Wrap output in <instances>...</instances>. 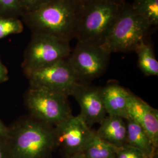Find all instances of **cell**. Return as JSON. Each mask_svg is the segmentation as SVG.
<instances>
[{"label": "cell", "mask_w": 158, "mask_h": 158, "mask_svg": "<svg viewBox=\"0 0 158 158\" xmlns=\"http://www.w3.org/2000/svg\"><path fill=\"white\" fill-rule=\"evenodd\" d=\"M69 43L49 34H32L24 53V72L68 59L72 52Z\"/></svg>", "instance_id": "8992f818"}, {"label": "cell", "mask_w": 158, "mask_h": 158, "mask_svg": "<svg viewBox=\"0 0 158 158\" xmlns=\"http://www.w3.org/2000/svg\"><path fill=\"white\" fill-rule=\"evenodd\" d=\"M124 3L111 0H85L83 2L74 38L80 42L102 45Z\"/></svg>", "instance_id": "3957f363"}, {"label": "cell", "mask_w": 158, "mask_h": 158, "mask_svg": "<svg viewBox=\"0 0 158 158\" xmlns=\"http://www.w3.org/2000/svg\"><path fill=\"white\" fill-rule=\"evenodd\" d=\"M0 158H10L7 138H0Z\"/></svg>", "instance_id": "7402d4cb"}, {"label": "cell", "mask_w": 158, "mask_h": 158, "mask_svg": "<svg viewBox=\"0 0 158 158\" xmlns=\"http://www.w3.org/2000/svg\"><path fill=\"white\" fill-rule=\"evenodd\" d=\"M138 66L142 72L147 76H158V62L155 58L152 47L143 40L136 47Z\"/></svg>", "instance_id": "9a60e30c"}, {"label": "cell", "mask_w": 158, "mask_h": 158, "mask_svg": "<svg viewBox=\"0 0 158 158\" xmlns=\"http://www.w3.org/2000/svg\"><path fill=\"white\" fill-rule=\"evenodd\" d=\"M115 158H147L144 154L135 148L124 145L116 149Z\"/></svg>", "instance_id": "ffe728a7"}, {"label": "cell", "mask_w": 158, "mask_h": 158, "mask_svg": "<svg viewBox=\"0 0 158 158\" xmlns=\"http://www.w3.org/2000/svg\"><path fill=\"white\" fill-rule=\"evenodd\" d=\"M151 27L148 21L136 14L131 5L124 2L113 28L102 46L110 53L135 51L145 40Z\"/></svg>", "instance_id": "277c9868"}, {"label": "cell", "mask_w": 158, "mask_h": 158, "mask_svg": "<svg viewBox=\"0 0 158 158\" xmlns=\"http://www.w3.org/2000/svg\"><path fill=\"white\" fill-rule=\"evenodd\" d=\"M78 1H81V2H84L85 0H78Z\"/></svg>", "instance_id": "83f0119b"}, {"label": "cell", "mask_w": 158, "mask_h": 158, "mask_svg": "<svg viewBox=\"0 0 158 158\" xmlns=\"http://www.w3.org/2000/svg\"><path fill=\"white\" fill-rule=\"evenodd\" d=\"M114 2H118V3H124L125 2L124 0H111Z\"/></svg>", "instance_id": "d4e9b609"}, {"label": "cell", "mask_w": 158, "mask_h": 158, "mask_svg": "<svg viewBox=\"0 0 158 158\" xmlns=\"http://www.w3.org/2000/svg\"><path fill=\"white\" fill-rule=\"evenodd\" d=\"M125 121L127 124L126 145L137 149L147 158H151L158 153V149L154 146L145 130L130 118Z\"/></svg>", "instance_id": "5bb4252c"}, {"label": "cell", "mask_w": 158, "mask_h": 158, "mask_svg": "<svg viewBox=\"0 0 158 158\" xmlns=\"http://www.w3.org/2000/svg\"><path fill=\"white\" fill-rule=\"evenodd\" d=\"M58 146L66 158L81 154L95 135L82 116H71L55 127Z\"/></svg>", "instance_id": "9c48e42d"}, {"label": "cell", "mask_w": 158, "mask_h": 158, "mask_svg": "<svg viewBox=\"0 0 158 158\" xmlns=\"http://www.w3.org/2000/svg\"><path fill=\"white\" fill-rule=\"evenodd\" d=\"M70 96L78 102L80 115L90 128L93 125L100 124L107 115L102 97V87L90 83L77 85Z\"/></svg>", "instance_id": "30bf717a"}, {"label": "cell", "mask_w": 158, "mask_h": 158, "mask_svg": "<svg viewBox=\"0 0 158 158\" xmlns=\"http://www.w3.org/2000/svg\"><path fill=\"white\" fill-rule=\"evenodd\" d=\"M23 14L18 0H0V18H19Z\"/></svg>", "instance_id": "d6986e66"}, {"label": "cell", "mask_w": 158, "mask_h": 158, "mask_svg": "<svg viewBox=\"0 0 158 158\" xmlns=\"http://www.w3.org/2000/svg\"><path fill=\"white\" fill-rule=\"evenodd\" d=\"M68 98L62 93L31 86L25 102L32 118L55 127L73 115Z\"/></svg>", "instance_id": "5b68a950"}, {"label": "cell", "mask_w": 158, "mask_h": 158, "mask_svg": "<svg viewBox=\"0 0 158 158\" xmlns=\"http://www.w3.org/2000/svg\"><path fill=\"white\" fill-rule=\"evenodd\" d=\"M7 141L10 158H51L58 147L55 127L32 117L10 130Z\"/></svg>", "instance_id": "7a4b0ae2"}, {"label": "cell", "mask_w": 158, "mask_h": 158, "mask_svg": "<svg viewBox=\"0 0 158 158\" xmlns=\"http://www.w3.org/2000/svg\"><path fill=\"white\" fill-rule=\"evenodd\" d=\"M116 149L117 147L95 134L90 142L80 155L84 158H115Z\"/></svg>", "instance_id": "2e32d148"}, {"label": "cell", "mask_w": 158, "mask_h": 158, "mask_svg": "<svg viewBox=\"0 0 158 158\" xmlns=\"http://www.w3.org/2000/svg\"><path fill=\"white\" fill-rule=\"evenodd\" d=\"M111 53L102 46L77 41L68 58L79 83H90L105 73Z\"/></svg>", "instance_id": "52a82bcc"}, {"label": "cell", "mask_w": 158, "mask_h": 158, "mask_svg": "<svg viewBox=\"0 0 158 158\" xmlns=\"http://www.w3.org/2000/svg\"><path fill=\"white\" fill-rule=\"evenodd\" d=\"M51 0H18L23 14L34 11Z\"/></svg>", "instance_id": "44dd1931"}, {"label": "cell", "mask_w": 158, "mask_h": 158, "mask_svg": "<svg viewBox=\"0 0 158 158\" xmlns=\"http://www.w3.org/2000/svg\"><path fill=\"white\" fill-rule=\"evenodd\" d=\"M84 158L81 155H76V156H74L73 157H72V158Z\"/></svg>", "instance_id": "484cf974"}, {"label": "cell", "mask_w": 158, "mask_h": 158, "mask_svg": "<svg viewBox=\"0 0 158 158\" xmlns=\"http://www.w3.org/2000/svg\"><path fill=\"white\" fill-rule=\"evenodd\" d=\"M127 113L128 118L132 119L145 130L154 146L158 149V110L131 92L127 106Z\"/></svg>", "instance_id": "8fae6325"}, {"label": "cell", "mask_w": 158, "mask_h": 158, "mask_svg": "<svg viewBox=\"0 0 158 158\" xmlns=\"http://www.w3.org/2000/svg\"><path fill=\"white\" fill-rule=\"evenodd\" d=\"M9 131L10 129H8L0 119V138H8Z\"/></svg>", "instance_id": "cb8c5ba5"}, {"label": "cell", "mask_w": 158, "mask_h": 158, "mask_svg": "<svg viewBox=\"0 0 158 158\" xmlns=\"http://www.w3.org/2000/svg\"><path fill=\"white\" fill-rule=\"evenodd\" d=\"M132 10L148 21L151 25H158V0H134Z\"/></svg>", "instance_id": "e0dca14e"}, {"label": "cell", "mask_w": 158, "mask_h": 158, "mask_svg": "<svg viewBox=\"0 0 158 158\" xmlns=\"http://www.w3.org/2000/svg\"><path fill=\"white\" fill-rule=\"evenodd\" d=\"M24 73L31 86L45 88L68 96L71 95L79 83L68 59Z\"/></svg>", "instance_id": "ba28073f"}, {"label": "cell", "mask_w": 158, "mask_h": 158, "mask_svg": "<svg viewBox=\"0 0 158 158\" xmlns=\"http://www.w3.org/2000/svg\"><path fill=\"white\" fill-rule=\"evenodd\" d=\"M23 30V21L19 18H0V40L11 35L21 34Z\"/></svg>", "instance_id": "ac0fdd59"}, {"label": "cell", "mask_w": 158, "mask_h": 158, "mask_svg": "<svg viewBox=\"0 0 158 158\" xmlns=\"http://www.w3.org/2000/svg\"><path fill=\"white\" fill-rule=\"evenodd\" d=\"M151 158H158V153H156V154H155Z\"/></svg>", "instance_id": "4316f807"}, {"label": "cell", "mask_w": 158, "mask_h": 158, "mask_svg": "<svg viewBox=\"0 0 158 158\" xmlns=\"http://www.w3.org/2000/svg\"><path fill=\"white\" fill-rule=\"evenodd\" d=\"M8 79V70L0 60V85Z\"/></svg>", "instance_id": "603a6c76"}, {"label": "cell", "mask_w": 158, "mask_h": 158, "mask_svg": "<svg viewBox=\"0 0 158 158\" xmlns=\"http://www.w3.org/2000/svg\"><path fill=\"white\" fill-rule=\"evenodd\" d=\"M130 93L114 82L102 87V100L108 115L128 118L127 106Z\"/></svg>", "instance_id": "7c38bea8"}, {"label": "cell", "mask_w": 158, "mask_h": 158, "mask_svg": "<svg viewBox=\"0 0 158 158\" xmlns=\"http://www.w3.org/2000/svg\"><path fill=\"white\" fill-rule=\"evenodd\" d=\"M96 134L114 147L123 146L126 144V121L121 117L108 115L100 124Z\"/></svg>", "instance_id": "4fadbf2b"}, {"label": "cell", "mask_w": 158, "mask_h": 158, "mask_svg": "<svg viewBox=\"0 0 158 158\" xmlns=\"http://www.w3.org/2000/svg\"><path fill=\"white\" fill-rule=\"evenodd\" d=\"M82 5L78 0H51L24 14L22 21L33 34H49L70 42L75 37Z\"/></svg>", "instance_id": "6da1fadb"}]
</instances>
